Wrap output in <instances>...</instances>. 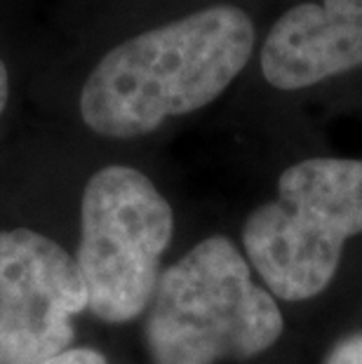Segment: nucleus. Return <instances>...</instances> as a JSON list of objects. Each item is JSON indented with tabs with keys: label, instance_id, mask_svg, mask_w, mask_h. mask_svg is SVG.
<instances>
[{
	"label": "nucleus",
	"instance_id": "nucleus-8",
	"mask_svg": "<svg viewBox=\"0 0 362 364\" xmlns=\"http://www.w3.org/2000/svg\"><path fill=\"white\" fill-rule=\"evenodd\" d=\"M43 364H109L106 358L99 350H92V348H68V350L55 355L48 362Z\"/></svg>",
	"mask_w": 362,
	"mask_h": 364
},
{
	"label": "nucleus",
	"instance_id": "nucleus-3",
	"mask_svg": "<svg viewBox=\"0 0 362 364\" xmlns=\"http://www.w3.org/2000/svg\"><path fill=\"white\" fill-rule=\"evenodd\" d=\"M358 233L362 160L308 158L280 174L278 200L250 214L243 245L275 296L304 301L327 289L344 242Z\"/></svg>",
	"mask_w": 362,
	"mask_h": 364
},
{
	"label": "nucleus",
	"instance_id": "nucleus-2",
	"mask_svg": "<svg viewBox=\"0 0 362 364\" xmlns=\"http://www.w3.org/2000/svg\"><path fill=\"white\" fill-rule=\"evenodd\" d=\"M275 299L226 237H207L160 275L146 341L153 364H217L268 350L282 334Z\"/></svg>",
	"mask_w": 362,
	"mask_h": 364
},
{
	"label": "nucleus",
	"instance_id": "nucleus-7",
	"mask_svg": "<svg viewBox=\"0 0 362 364\" xmlns=\"http://www.w3.org/2000/svg\"><path fill=\"white\" fill-rule=\"evenodd\" d=\"M325 364H362V334L348 336L339 343Z\"/></svg>",
	"mask_w": 362,
	"mask_h": 364
},
{
	"label": "nucleus",
	"instance_id": "nucleus-5",
	"mask_svg": "<svg viewBox=\"0 0 362 364\" xmlns=\"http://www.w3.org/2000/svg\"><path fill=\"white\" fill-rule=\"evenodd\" d=\"M87 311L75 259L48 235L0 230V364H43L71 348Z\"/></svg>",
	"mask_w": 362,
	"mask_h": 364
},
{
	"label": "nucleus",
	"instance_id": "nucleus-4",
	"mask_svg": "<svg viewBox=\"0 0 362 364\" xmlns=\"http://www.w3.org/2000/svg\"><path fill=\"white\" fill-rule=\"evenodd\" d=\"M172 230V207L144 172L111 165L92 174L82 191L75 254L87 311L111 324L139 317L156 294Z\"/></svg>",
	"mask_w": 362,
	"mask_h": 364
},
{
	"label": "nucleus",
	"instance_id": "nucleus-6",
	"mask_svg": "<svg viewBox=\"0 0 362 364\" xmlns=\"http://www.w3.org/2000/svg\"><path fill=\"white\" fill-rule=\"evenodd\" d=\"M362 66V0H306L282 12L261 45V73L294 92Z\"/></svg>",
	"mask_w": 362,
	"mask_h": 364
},
{
	"label": "nucleus",
	"instance_id": "nucleus-1",
	"mask_svg": "<svg viewBox=\"0 0 362 364\" xmlns=\"http://www.w3.org/2000/svg\"><path fill=\"white\" fill-rule=\"evenodd\" d=\"M254 43V21L235 5L142 31L92 68L80 92L85 125L109 139H137L205 108L247 66Z\"/></svg>",
	"mask_w": 362,
	"mask_h": 364
},
{
	"label": "nucleus",
	"instance_id": "nucleus-9",
	"mask_svg": "<svg viewBox=\"0 0 362 364\" xmlns=\"http://www.w3.org/2000/svg\"><path fill=\"white\" fill-rule=\"evenodd\" d=\"M7 99H10V73H7L5 61L0 59V115H3Z\"/></svg>",
	"mask_w": 362,
	"mask_h": 364
}]
</instances>
